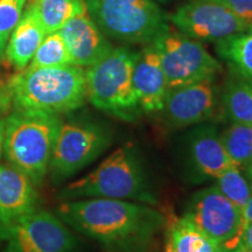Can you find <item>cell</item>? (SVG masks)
I'll return each instance as SVG.
<instances>
[{
    "mask_svg": "<svg viewBox=\"0 0 252 252\" xmlns=\"http://www.w3.org/2000/svg\"><path fill=\"white\" fill-rule=\"evenodd\" d=\"M58 215L80 234L106 245L145 242L165 223L150 204L115 198H80L60 204Z\"/></svg>",
    "mask_w": 252,
    "mask_h": 252,
    "instance_id": "obj_1",
    "label": "cell"
},
{
    "mask_svg": "<svg viewBox=\"0 0 252 252\" xmlns=\"http://www.w3.org/2000/svg\"><path fill=\"white\" fill-rule=\"evenodd\" d=\"M7 90L15 109L71 112L87 98L86 71L75 64L28 68L9 81Z\"/></svg>",
    "mask_w": 252,
    "mask_h": 252,
    "instance_id": "obj_2",
    "label": "cell"
},
{
    "mask_svg": "<svg viewBox=\"0 0 252 252\" xmlns=\"http://www.w3.org/2000/svg\"><path fill=\"white\" fill-rule=\"evenodd\" d=\"M59 115L15 109L5 118L4 154L35 186L45 180L62 125Z\"/></svg>",
    "mask_w": 252,
    "mask_h": 252,
    "instance_id": "obj_3",
    "label": "cell"
},
{
    "mask_svg": "<svg viewBox=\"0 0 252 252\" xmlns=\"http://www.w3.org/2000/svg\"><path fill=\"white\" fill-rule=\"evenodd\" d=\"M63 200L115 198L152 206L157 198L139 157L131 145H123L94 171L72 181L62 190Z\"/></svg>",
    "mask_w": 252,
    "mask_h": 252,
    "instance_id": "obj_4",
    "label": "cell"
},
{
    "mask_svg": "<svg viewBox=\"0 0 252 252\" xmlns=\"http://www.w3.org/2000/svg\"><path fill=\"white\" fill-rule=\"evenodd\" d=\"M138 52L113 48L86 71L87 98L94 108L122 121L133 122L141 111L133 89V67Z\"/></svg>",
    "mask_w": 252,
    "mask_h": 252,
    "instance_id": "obj_5",
    "label": "cell"
},
{
    "mask_svg": "<svg viewBox=\"0 0 252 252\" xmlns=\"http://www.w3.org/2000/svg\"><path fill=\"white\" fill-rule=\"evenodd\" d=\"M103 33L123 43L149 45L167 24L156 0H84Z\"/></svg>",
    "mask_w": 252,
    "mask_h": 252,
    "instance_id": "obj_6",
    "label": "cell"
},
{
    "mask_svg": "<svg viewBox=\"0 0 252 252\" xmlns=\"http://www.w3.org/2000/svg\"><path fill=\"white\" fill-rule=\"evenodd\" d=\"M165 72L168 89L215 78L220 64L200 41L166 24L151 42Z\"/></svg>",
    "mask_w": 252,
    "mask_h": 252,
    "instance_id": "obj_7",
    "label": "cell"
},
{
    "mask_svg": "<svg viewBox=\"0 0 252 252\" xmlns=\"http://www.w3.org/2000/svg\"><path fill=\"white\" fill-rule=\"evenodd\" d=\"M111 144V133L94 122L62 123L49 169L52 179L61 182L90 165Z\"/></svg>",
    "mask_w": 252,
    "mask_h": 252,
    "instance_id": "obj_8",
    "label": "cell"
},
{
    "mask_svg": "<svg viewBox=\"0 0 252 252\" xmlns=\"http://www.w3.org/2000/svg\"><path fill=\"white\" fill-rule=\"evenodd\" d=\"M184 216L219 244L223 252H236L241 247L245 225L243 210L216 186L196 191L189 200Z\"/></svg>",
    "mask_w": 252,
    "mask_h": 252,
    "instance_id": "obj_9",
    "label": "cell"
},
{
    "mask_svg": "<svg viewBox=\"0 0 252 252\" xmlns=\"http://www.w3.org/2000/svg\"><path fill=\"white\" fill-rule=\"evenodd\" d=\"M6 241L1 252H71L76 239L63 220L47 210L34 209L0 228Z\"/></svg>",
    "mask_w": 252,
    "mask_h": 252,
    "instance_id": "obj_10",
    "label": "cell"
},
{
    "mask_svg": "<svg viewBox=\"0 0 252 252\" xmlns=\"http://www.w3.org/2000/svg\"><path fill=\"white\" fill-rule=\"evenodd\" d=\"M169 20L185 35L215 43L249 28L223 0H189Z\"/></svg>",
    "mask_w": 252,
    "mask_h": 252,
    "instance_id": "obj_11",
    "label": "cell"
},
{
    "mask_svg": "<svg viewBox=\"0 0 252 252\" xmlns=\"http://www.w3.org/2000/svg\"><path fill=\"white\" fill-rule=\"evenodd\" d=\"M215 104L214 78H209L168 89L161 111L171 127L185 128L208 121Z\"/></svg>",
    "mask_w": 252,
    "mask_h": 252,
    "instance_id": "obj_12",
    "label": "cell"
},
{
    "mask_svg": "<svg viewBox=\"0 0 252 252\" xmlns=\"http://www.w3.org/2000/svg\"><path fill=\"white\" fill-rule=\"evenodd\" d=\"M189 168L197 179H216L234 165L222 138L213 125L201 124L189 132L186 141Z\"/></svg>",
    "mask_w": 252,
    "mask_h": 252,
    "instance_id": "obj_13",
    "label": "cell"
},
{
    "mask_svg": "<svg viewBox=\"0 0 252 252\" xmlns=\"http://www.w3.org/2000/svg\"><path fill=\"white\" fill-rule=\"evenodd\" d=\"M59 32L69 50L71 63L78 67H90L113 49L88 12L71 18Z\"/></svg>",
    "mask_w": 252,
    "mask_h": 252,
    "instance_id": "obj_14",
    "label": "cell"
},
{
    "mask_svg": "<svg viewBox=\"0 0 252 252\" xmlns=\"http://www.w3.org/2000/svg\"><path fill=\"white\" fill-rule=\"evenodd\" d=\"M132 80L141 111H161L168 87L159 55L152 43L138 52Z\"/></svg>",
    "mask_w": 252,
    "mask_h": 252,
    "instance_id": "obj_15",
    "label": "cell"
},
{
    "mask_svg": "<svg viewBox=\"0 0 252 252\" xmlns=\"http://www.w3.org/2000/svg\"><path fill=\"white\" fill-rule=\"evenodd\" d=\"M35 187L23 172L0 163V228L36 209Z\"/></svg>",
    "mask_w": 252,
    "mask_h": 252,
    "instance_id": "obj_16",
    "label": "cell"
},
{
    "mask_svg": "<svg viewBox=\"0 0 252 252\" xmlns=\"http://www.w3.org/2000/svg\"><path fill=\"white\" fill-rule=\"evenodd\" d=\"M47 35L32 6L25 12L23 18L12 32L6 46L5 55L7 61L19 70H24L32 61L41 42Z\"/></svg>",
    "mask_w": 252,
    "mask_h": 252,
    "instance_id": "obj_17",
    "label": "cell"
},
{
    "mask_svg": "<svg viewBox=\"0 0 252 252\" xmlns=\"http://www.w3.org/2000/svg\"><path fill=\"white\" fill-rule=\"evenodd\" d=\"M165 252H223L186 216L172 220L167 228Z\"/></svg>",
    "mask_w": 252,
    "mask_h": 252,
    "instance_id": "obj_18",
    "label": "cell"
},
{
    "mask_svg": "<svg viewBox=\"0 0 252 252\" xmlns=\"http://www.w3.org/2000/svg\"><path fill=\"white\" fill-rule=\"evenodd\" d=\"M222 105L232 123L252 124V78L232 72L223 90Z\"/></svg>",
    "mask_w": 252,
    "mask_h": 252,
    "instance_id": "obj_19",
    "label": "cell"
},
{
    "mask_svg": "<svg viewBox=\"0 0 252 252\" xmlns=\"http://www.w3.org/2000/svg\"><path fill=\"white\" fill-rule=\"evenodd\" d=\"M216 53L232 72L252 78V27L216 42Z\"/></svg>",
    "mask_w": 252,
    "mask_h": 252,
    "instance_id": "obj_20",
    "label": "cell"
},
{
    "mask_svg": "<svg viewBox=\"0 0 252 252\" xmlns=\"http://www.w3.org/2000/svg\"><path fill=\"white\" fill-rule=\"evenodd\" d=\"M46 33H55L71 18L88 12L84 0H35L31 5Z\"/></svg>",
    "mask_w": 252,
    "mask_h": 252,
    "instance_id": "obj_21",
    "label": "cell"
},
{
    "mask_svg": "<svg viewBox=\"0 0 252 252\" xmlns=\"http://www.w3.org/2000/svg\"><path fill=\"white\" fill-rule=\"evenodd\" d=\"M226 153L239 168L252 162V124L232 123L220 135Z\"/></svg>",
    "mask_w": 252,
    "mask_h": 252,
    "instance_id": "obj_22",
    "label": "cell"
},
{
    "mask_svg": "<svg viewBox=\"0 0 252 252\" xmlns=\"http://www.w3.org/2000/svg\"><path fill=\"white\" fill-rule=\"evenodd\" d=\"M216 187L242 210L247 206L252 190L247 176L237 165H231L215 179Z\"/></svg>",
    "mask_w": 252,
    "mask_h": 252,
    "instance_id": "obj_23",
    "label": "cell"
},
{
    "mask_svg": "<svg viewBox=\"0 0 252 252\" xmlns=\"http://www.w3.org/2000/svg\"><path fill=\"white\" fill-rule=\"evenodd\" d=\"M72 64L70 54L60 32L47 34L28 68H49Z\"/></svg>",
    "mask_w": 252,
    "mask_h": 252,
    "instance_id": "obj_24",
    "label": "cell"
},
{
    "mask_svg": "<svg viewBox=\"0 0 252 252\" xmlns=\"http://www.w3.org/2000/svg\"><path fill=\"white\" fill-rule=\"evenodd\" d=\"M23 6L8 2L0 4V58L4 55L9 35L20 20Z\"/></svg>",
    "mask_w": 252,
    "mask_h": 252,
    "instance_id": "obj_25",
    "label": "cell"
},
{
    "mask_svg": "<svg viewBox=\"0 0 252 252\" xmlns=\"http://www.w3.org/2000/svg\"><path fill=\"white\" fill-rule=\"evenodd\" d=\"M248 27H252V0H223Z\"/></svg>",
    "mask_w": 252,
    "mask_h": 252,
    "instance_id": "obj_26",
    "label": "cell"
},
{
    "mask_svg": "<svg viewBox=\"0 0 252 252\" xmlns=\"http://www.w3.org/2000/svg\"><path fill=\"white\" fill-rule=\"evenodd\" d=\"M239 248H244L249 251H252V222H245Z\"/></svg>",
    "mask_w": 252,
    "mask_h": 252,
    "instance_id": "obj_27",
    "label": "cell"
},
{
    "mask_svg": "<svg viewBox=\"0 0 252 252\" xmlns=\"http://www.w3.org/2000/svg\"><path fill=\"white\" fill-rule=\"evenodd\" d=\"M11 103V96H9L7 88L0 86V116L6 112Z\"/></svg>",
    "mask_w": 252,
    "mask_h": 252,
    "instance_id": "obj_28",
    "label": "cell"
},
{
    "mask_svg": "<svg viewBox=\"0 0 252 252\" xmlns=\"http://www.w3.org/2000/svg\"><path fill=\"white\" fill-rule=\"evenodd\" d=\"M243 216L245 222H252V194L250 198H249L247 206L243 209Z\"/></svg>",
    "mask_w": 252,
    "mask_h": 252,
    "instance_id": "obj_29",
    "label": "cell"
},
{
    "mask_svg": "<svg viewBox=\"0 0 252 252\" xmlns=\"http://www.w3.org/2000/svg\"><path fill=\"white\" fill-rule=\"evenodd\" d=\"M4 138H5V118L0 116V157L4 153Z\"/></svg>",
    "mask_w": 252,
    "mask_h": 252,
    "instance_id": "obj_30",
    "label": "cell"
},
{
    "mask_svg": "<svg viewBox=\"0 0 252 252\" xmlns=\"http://www.w3.org/2000/svg\"><path fill=\"white\" fill-rule=\"evenodd\" d=\"M25 1H26V0H0V4H8V2H13V4H18L24 7Z\"/></svg>",
    "mask_w": 252,
    "mask_h": 252,
    "instance_id": "obj_31",
    "label": "cell"
},
{
    "mask_svg": "<svg viewBox=\"0 0 252 252\" xmlns=\"http://www.w3.org/2000/svg\"><path fill=\"white\" fill-rule=\"evenodd\" d=\"M158 2H161V4H168V2H171L172 0H156Z\"/></svg>",
    "mask_w": 252,
    "mask_h": 252,
    "instance_id": "obj_32",
    "label": "cell"
},
{
    "mask_svg": "<svg viewBox=\"0 0 252 252\" xmlns=\"http://www.w3.org/2000/svg\"><path fill=\"white\" fill-rule=\"evenodd\" d=\"M236 252H252V251H249V250H247V249H244V248H239Z\"/></svg>",
    "mask_w": 252,
    "mask_h": 252,
    "instance_id": "obj_33",
    "label": "cell"
},
{
    "mask_svg": "<svg viewBox=\"0 0 252 252\" xmlns=\"http://www.w3.org/2000/svg\"><path fill=\"white\" fill-rule=\"evenodd\" d=\"M0 239H1V238H0Z\"/></svg>",
    "mask_w": 252,
    "mask_h": 252,
    "instance_id": "obj_34",
    "label": "cell"
}]
</instances>
